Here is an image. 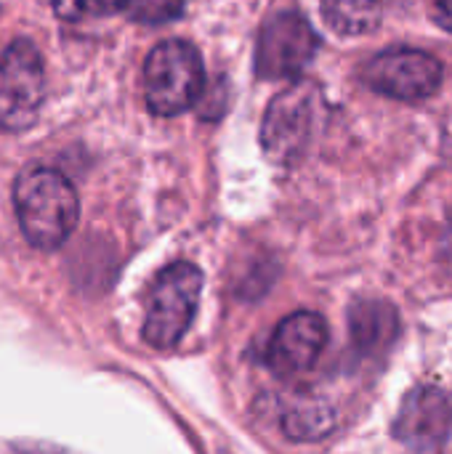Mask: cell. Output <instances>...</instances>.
I'll list each match as a JSON object with an SVG mask.
<instances>
[{
  "label": "cell",
  "mask_w": 452,
  "mask_h": 454,
  "mask_svg": "<svg viewBox=\"0 0 452 454\" xmlns=\"http://www.w3.org/2000/svg\"><path fill=\"white\" fill-rule=\"evenodd\" d=\"M328 343V327L314 311H296L282 319L269 340L266 362L277 375H298L309 370Z\"/></svg>",
  "instance_id": "9c48e42d"
},
{
  "label": "cell",
  "mask_w": 452,
  "mask_h": 454,
  "mask_svg": "<svg viewBox=\"0 0 452 454\" xmlns=\"http://www.w3.org/2000/svg\"><path fill=\"white\" fill-rule=\"evenodd\" d=\"M448 253H450V258H452V223H450V234H448Z\"/></svg>",
  "instance_id": "2e32d148"
},
{
  "label": "cell",
  "mask_w": 452,
  "mask_h": 454,
  "mask_svg": "<svg viewBox=\"0 0 452 454\" xmlns=\"http://www.w3.org/2000/svg\"><path fill=\"white\" fill-rule=\"evenodd\" d=\"M202 290V274L192 263H170L163 269L149 290L147 298V317H144V340L152 348H173L189 330L197 301Z\"/></svg>",
  "instance_id": "3957f363"
},
{
  "label": "cell",
  "mask_w": 452,
  "mask_h": 454,
  "mask_svg": "<svg viewBox=\"0 0 452 454\" xmlns=\"http://www.w3.org/2000/svg\"><path fill=\"white\" fill-rule=\"evenodd\" d=\"M429 8H432L434 21L452 32V0H429Z\"/></svg>",
  "instance_id": "5bb4252c"
},
{
  "label": "cell",
  "mask_w": 452,
  "mask_h": 454,
  "mask_svg": "<svg viewBox=\"0 0 452 454\" xmlns=\"http://www.w3.org/2000/svg\"><path fill=\"white\" fill-rule=\"evenodd\" d=\"M452 431L450 396L440 388H416L394 420L397 442L413 454H440Z\"/></svg>",
  "instance_id": "ba28073f"
},
{
  "label": "cell",
  "mask_w": 452,
  "mask_h": 454,
  "mask_svg": "<svg viewBox=\"0 0 452 454\" xmlns=\"http://www.w3.org/2000/svg\"><path fill=\"white\" fill-rule=\"evenodd\" d=\"M442 64L437 56L416 48H389L376 53L362 69V82L389 98L397 101H421L440 90L442 85Z\"/></svg>",
  "instance_id": "52a82bcc"
},
{
  "label": "cell",
  "mask_w": 452,
  "mask_h": 454,
  "mask_svg": "<svg viewBox=\"0 0 452 454\" xmlns=\"http://www.w3.org/2000/svg\"><path fill=\"white\" fill-rule=\"evenodd\" d=\"M51 8L67 21H83L117 13L125 8V0H51Z\"/></svg>",
  "instance_id": "4fadbf2b"
},
{
  "label": "cell",
  "mask_w": 452,
  "mask_h": 454,
  "mask_svg": "<svg viewBox=\"0 0 452 454\" xmlns=\"http://www.w3.org/2000/svg\"><path fill=\"white\" fill-rule=\"evenodd\" d=\"M19 454H69V452H61V450L45 447V444H29V447H19Z\"/></svg>",
  "instance_id": "9a60e30c"
},
{
  "label": "cell",
  "mask_w": 452,
  "mask_h": 454,
  "mask_svg": "<svg viewBox=\"0 0 452 454\" xmlns=\"http://www.w3.org/2000/svg\"><path fill=\"white\" fill-rule=\"evenodd\" d=\"M205 88L200 51L186 40H163L144 64V98L152 114L173 117L186 112Z\"/></svg>",
  "instance_id": "7a4b0ae2"
},
{
  "label": "cell",
  "mask_w": 452,
  "mask_h": 454,
  "mask_svg": "<svg viewBox=\"0 0 452 454\" xmlns=\"http://www.w3.org/2000/svg\"><path fill=\"white\" fill-rule=\"evenodd\" d=\"M186 8V0H125L123 13L141 24H163L178 19Z\"/></svg>",
  "instance_id": "7c38bea8"
},
{
  "label": "cell",
  "mask_w": 452,
  "mask_h": 454,
  "mask_svg": "<svg viewBox=\"0 0 452 454\" xmlns=\"http://www.w3.org/2000/svg\"><path fill=\"white\" fill-rule=\"evenodd\" d=\"M320 109L322 93L309 80H298L296 85L274 96L261 125V144L269 160L280 165L296 162L314 136Z\"/></svg>",
  "instance_id": "277c9868"
},
{
  "label": "cell",
  "mask_w": 452,
  "mask_h": 454,
  "mask_svg": "<svg viewBox=\"0 0 452 454\" xmlns=\"http://www.w3.org/2000/svg\"><path fill=\"white\" fill-rule=\"evenodd\" d=\"M386 0H322V19L336 35L357 37L381 27Z\"/></svg>",
  "instance_id": "8fae6325"
},
{
  "label": "cell",
  "mask_w": 452,
  "mask_h": 454,
  "mask_svg": "<svg viewBox=\"0 0 452 454\" xmlns=\"http://www.w3.org/2000/svg\"><path fill=\"white\" fill-rule=\"evenodd\" d=\"M13 207L27 242L37 250L61 247L77 226L80 202L64 173L29 165L13 184Z\"/></svg>",
  "instance_id": "6da1fadb"
},
{
  "label": "cell",
  "mask_w": 452,
  "mask_h": 454,
  "mask_svg": "<svg viewBox=\"0 0 452 454\" xmlns=\"http://www.w3.org/2000/svg\"><path fill=\"white\" fill-rule=\"evenodd\" d=\"M320 51L314 27L298 11L266 19L256 43V74L261 80H296Z\"/></svg>",
  "instance_id": "8992f818"
},
{
  "label": "cell",
  "mask_w": 452,
  "mask_h": 454,
  "mask_svg": "<svg viewBox=\"0 0 452 454\" xmlns=\"http://www.w3.org/2000/svg\"><path fill=\"white\" fill-rule=\"evenodd\" d=\"M45 96V69L29 40H13L0 51V130H27Z\"/></svg>",
  "instance_id": "5b68a950"
},
{
  "label": "cell",
  "mask_w": 452,
  "mask_h": 454,
  "mask_svg": "<svg viewBox=\"0 0 452 454\" xmlns=\"http://www.w3.org/2000/svg\"><path fill=\"white\" fill-rule=\"evenodd\" d=\"M349 333L362 354H384L400 335L397 309L384 301H360L349 311Z\"/></svg>",
  "instance_id": "30bf717a"
}]
</instances>
